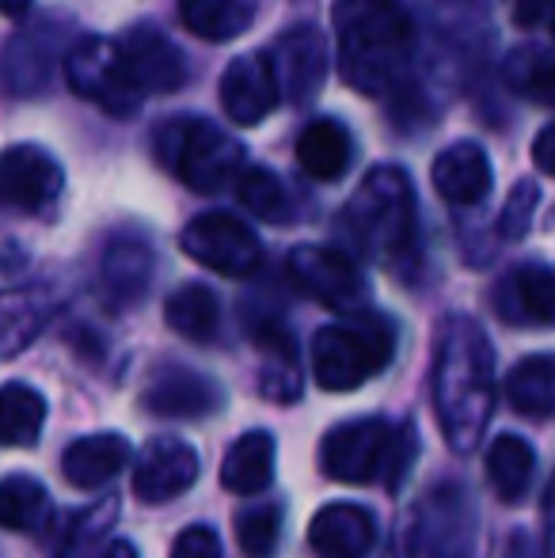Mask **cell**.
I'll use <instances>...</instances> for the list:
<instances>
[{
    "label": "cell",
    "mask_w": 555,
    "mask_h": 558,
    "mask_svg": "<svg viewBox=\"0 0 555 558\" xmlns=\"http://www.w3.org/2000/svg\"><path fill=\"white\" fill-rule=\"evenodd\" d=\"M434 414L453 452H472L495 414V350L468 316H449L437 331Z\"/></svg>",
    "instance_id": "cell-1"
},
{
    "label": "cell",
    "mask_w": 555,
    "mask_h": 558,
    "mask_svg": "<svg viewBox=\"0 0 555 558\" xmlns=\"http://www.w3.org/2000/svg\"><path fill=\"white\" fill-rule=\"evenodd\" d=\"M339 73L362 96H385L408 76L415 23L400 0H335Z\"/></svg>",
    "instance_id": "cell-2"
},
{
    "label": "cell",
    "mask_w": 555,
    "mask_h": 558,
    "mask_svg": "<svg viewBox=\"0 0 555 558\" xmlns=\"http://www.w3.org/2000/svg\"><path fill=\"white\" fill-rule=\"evenodd\" d=\"M342 228L370 258H396L415 251V186L393 163H381L358 183L342 209Z\"/></svg>",
    "instance_id": "cell-3"
},
{
    "label": "cell",
    "mask_w": 555,
    "mask_h": 558,
    "mask_svg": "<svg viewBox=\"0 0 555 558\" xmlns=\"http://www.w3.org/2000/svg\"><path fill=\"white\" fill-rule=\"evenodd\" d=\"M411 456H415V434L388 426L385 418L342 422L319 445V463H324L327 478H335V483L385 478L393 490L411 471Z\"/></svg>",
    "instance_id": "cell-4"
},
{
    "label": "cell",
    "mask_w": 555,
    "mask_h": 558,
    "mask_svg": "<svg viewBox=\"0 0 555 558\" xmlns=\"http://www.w3.org/2000/svg\"><path fill=\"white\" fill-rule=\"evenodd\" d=\"M156 160L191 191L217 194L244 171V145L206 118H171L156 130Z\"/></svg>",
    "instance_id": "cell-5"
},
{
    "label": "cell",
    "mask_w": 555,
    "mask_h": 558,
    "mask_svg": "<svg viewBox=\"0 0 555 558\" xmlns=\"http://www.w3.org/2000/svg\"><path fill=\"white\" fill-rule=\"evenodd\" d=\"M396 331L385 316L358 312L350 324H331L312 342V373L324 391H354L393 361Z\"/></svg>",
    "instance_id": "cell-6"
},
{
    "label": "cell",
    "mask_w": 555,
    "mask_h": 558,
    "mask_svg": "<svg viewBox=\"0 0 555 558\" xmlns=\"http://www.w3.org/2000/svg\"><path fill=\"white\" fill-rule=\"evenodd\" d=\"M61 69H65V81L76 96L96 104L111 118H130L145 104V96H141V88L126 69V58H122V46L114 38H76L65 50V58H61Z\"/></svg>",
    "instance_id": "cell-7"
},
{
    "label": "cell",
    "mask_w": 555,
    "mask_h": 558,
    "mask_svg": "<svg viewBox=\"0 0 555 558\" xmlns=\"http://www.w3.org/2000/svg\"><path fill=\"white\" fill-rule=\"evenodd\" d=\"M183 251L198 266L225 278H248L260 270L263 263V243L255 240V232L244 221H237L232 214H202L179 235Z\"/></svg>",
    "instance_id": "cell-8"
},
{
    "label": "cell",
    "mask_w": 555,
    "mask_h": 558,
    "mask_svg": "<svg viewBox=\"0 0 555 558\" xmlns=\"http://www.w3.org/2000/svg\"><path fill=\"white\" fill-rule=\"evenodd\" d=\"M289 278L319 304L335 312H350V316H358L365 308V296H370V286H365L354 258H347L335 247H316V243H301L289 251Z\"/></svg>",
    "instance_id": "cell-9"
},
{
    "label": "cell",
    "mask_w": 555,
    "mask_h": 558,
    "mask_svg": "<svg viewBox=\"0 0 555 558\" xmlns=\"http://www.w3.org/2000/svg\"><path fill=\"white\" fill-rule=\"evenodd\" d=\"M65 186L61 163L43 145H12L0 153V206L43 214Z\"/></svg>",
    "instance_id": "cell-10"
},
{
    "label": "cell",
    "mask_w": 555,
    "mask_h": 558,
    "mask_svg": "<svg viewBox=\"0 0 555 558\" xmlns=\"http://www.w3.org/2000/svg\"><path fill=\"white\" fill-rule=\"evenodd\" d=\"M198 483V452L179 437H156L134 463V494L145 506H160Z\"/></svg>",
    "instance_id": "cell-11"
},
{
    "label": "cell",
    "mask_w": 555,
    "mask_h": 558,
    "mask_svg": "<svg viewBox=\"0 0 555 558\" xmlns=\"http://www.w3.org/2000/svg\"><path fill=\"white\" fill-rule=\"evenodd\" d=\"M270 73H275L278 96L289 104H309L327 76V46L316 27H293L270 50Z\"/></svg>",
    "instance_id": "cell-12"
},
{
    "label": "cell",
    "mask_w": 555,
    "mask_h": 558,
    "mask_svg": "<svg viewBox=\"0 0 555 558\" xmlns=\"http://www.w3.org/2000/svg\"><path fill=\"white\" fill-rule=\"evenodd\" d=\"M122 58H126V69L134 76V84L141 88V96H156V92H179L186 84V61L179 53V46L171 43L164 31L148 27H130L126 35L119 38Z\"/></svg>",
    "instance_id": "cell-13"
},
{
    "label": "cell",
    "mask_w": 555,
    "mask_h": 558,
    "mask_svg": "<svg viewBox=\"0 0 555 558\" xmlns=\"http://www.w3.org/2000/svg\"><path fill=\"white\" fill-rule=\"evenodd\" d=\"M148 414L156 418H209L221 411L225 391L209 376L191 373V368H160L153 384L141 396Z\"/></svg>",
    "instance_id": "cell-14"
},
{
    "label": "cell",
    "mask_w": 555,
    "mask_h": 558,
    "mask_svg": "<svg viewBox=\"0 0 555 558\" xmlns=\"http://www.w3.org/2000/svg\"><path fill=\"white\" fill-rule=\"evenodd\" d=\"M309 544L319 558H370L373 544H377V524H373L370 509L331 501L312 517Z\"/></svg>",
    "instance_id": "cell-15"
},
{
    "label": "cell",
    "mask_w": 555,
    "mask_h": 558,
    "mask_svg": "<svg viewBox=\"0 0 555 558\" xmlns=\"http://www.w3.org/2000/svg\"><path fill=\"white\" fill-rule=\"evenodd\" d=\"M495 304L510 324L555 327V263H526L503 278Z\"/></svg>",
    "instance_id": "cell-16"
},
{
    "label": "cell",
    "mask_w": 555,
    "mask_h": 558,
    "mask_svg": "<svg viewBox=\"0 0 555 558\" xmlns=\"http://www.w3.org/2000/svg\"><path fill=\"white\" fill-rule=\"evenodd\" d=\"M156 255L148 247V240L141 235H114L104 251V263H99V281H104V293L114 308H130L141 304L153 286Z\"/></svg>",
    "instance_id": "cell-17"
},
{
    "label": "cell",
    "mask_w": 555,
    "mask_h": 558,
    "mask_svg": "<svg viewBox=\"0 0 555 558\" xmlns=\"http://www.w3.org/2000/svg\"><path fill=\"white\" fill-rule=\"evenodd\" d=\"M491 160L483 145L475 141H453L437 153L434 160V191L442 194L449 206H480L491 194Z\"/></svg>",
    "instance_id": "cell-18"
},
{
    "label": "cell",
    "mask_w": 555,
    "mask_h": 558,
    "mask_svg": "<svg viewBox=\"0 0 555 558\" xmlns=\"http://www.w3.org/2000/svg\"><path fill=\"white\" fill-rule=\"evenodd\" d=\"M278 84L267 58H237L221 76L225 114L237 125H260L278 107Z\"/></svg>",
    "instance_id": "cell-19"
},
{
    "label": "cell",
    "mask_w": 555,
    "mask_h": 558,
    "mask_svg": "<svg viewBox=\"0 0 555 558\" xmlns=\"http://www.w3.org/2000/svg\"><path fill=\"white\" fill-rule=\"evenodd\" d=\"M130 456H134V448L119 434L81 437V441H73L65 448V456H61V475L76 490H99V486H107L126 468Z\"/></svg>",
    "instance_id": "cell-20"
},
{
    "label": "cell",
    "mask_w": 555,
    "mask_h": 558,
    "mask_svg": "<svg viewBox=\"0 0 555 558\" xmlns=\"http://www.w3.org/2000/svg\"><path fill=\"white\" fill-rule=\"evenodd\" d=\"M53 31L35 27L20 31L12 43L4 46L0 58V81L12 96H38L53 73Z\"/></svg>",
    "instance_id": "cell-21"
},
{
    "label": "cell",
    "mask_w": 555,
    "mask_h": 558,
    "mask_svg": "<svg viewBox=\"0 0 555 558\" xmlns=\"http://www.w3.org/2000/svg\"><path fill=\"white\" fill-rule=\"evenodd\" d=\"M275 483V437L267 429L240 434L221 463V486L229 494H263Z\"/></svg>",
    "instance_id": "cell-22"
},
{
    "label": "cell",
    "mask_w": 555,
    "mask_h": 558,
    "mask_svg": "<svg viewBox=\"0 0 555 558\" xmlns=\"http://www.w3.org/2000/svg\"><path fill=\"white\" fill-rule=\"evenodd\" d=\"M53 316L43 289H0V357L23 353Z\"/></svg>",
    "instance_id": "cell-23"
},
{
    "label": "cell",
    "mask_w": 555,
    "mask_h": 558,
    "mask_svg": "<svg viewBox=\"0 0 555 558\" xmlns=\"http://www.w3.org/2000/svg\"><path fill=\"white\" fill-rule=\"evenodd\" d=\"M252 342L263 350V376L260 391L275 403H293L301 396V373H297V350L293 338L281 324H252Z\"/></svg>",
    "instance_id": "cell-24"
},
{
    "label": "cell",
    "mask_w": 555,
    "mask_h": 558,
    "mask_svg": "<svg viewBox=\"0 0 555 558\" xmlns=\"http://www.w3.org/2000/svg\"><path fill=\"white\" fill-rule=\"evenodd\" d=\"M260 15V0H179V20L202 43H232Z\"/></svg>",
    "instance_id": "cell-25"
},
{
    "label": "cell",
    "mask_w": 555,
    "mask_h": 558,
    "mask_svg": "<svg viewBox=\"0 0 555 558\" xmlns=\"http://www.w3.org/2000/svg\"><path fill=\"white\" fill-rule=\"evenodd\" d=\"M350 156H354L350 153V133L335 118H316L297 137V163H301L304 175L319 179V183L339 179L350 168Z\"/></svg>",
    "instance_id": "cell-26"
},
{
    "label": "cell",
    "mask_w": 555,
    "mask_h": 558,
    "mask_svg": "<svg viewBox=\"0 0 555 558\" xmlns=\"http://www.w3.org/2000/svg\"><path fill=\"white\" fill-rule=\"evenodd\" d=\"M506 403L521 418H552L555 414V361L552 357H526L506 376Z\"/></svg>",
    "instance_id": "cell-27"
},
{
    "label": "cell",
    "mask_w": 555,
    "mask_h": 558,
    "mask_svg": "<svg viewBox=\"0 0 555 558\" xmlns=\"http://www.w3.org/2000/svg\"><path fill=\"white\" fill-rule=\"evenodd\" d=\"M46 426V399L31 384H4L0 388V445L31 448Z\"/></svg>",
    "instance_id": "cell-28"
},
{
    "label": "cell",
    "mask_w": 555,
    "mask_h": 558,
    "mask_svg": "<svg viewBox=\"0 0 555 558\" xmlns=\"http://www.w3.org/2000/svg\"><path fill=\"white\" fill-rule=\"evenodd\" d=\"M53 517V501L46 486L31 475L0 478V529L8 532H43Z\"/></svg>",
    "instance_id": "cell-29"
},
{
    "label": "cell",
    "mask_w": 555,
    "mask_h": 558,
    "mask_svg": "<svg viewBox=\"0 0 555 558\" xmlns=\"http://www.w3.org/2000/svg\"><path fill=\"white\" fill-rule=\"evenodd\" d=\"M536 471V452L518 434H498L487 448V483L503 501H518Z\"/></svg>",
    "instance_id": "cell-30"
},
{
    "label": "cell",
    "mask_w": 555,
    "mask_h": 558,
    "mask_svg": "<svg viewBox=\"0 0 555 558\" xmlns=\"http://www.w3.org/2000/svg\"><path fill=\"white\" fill-rule=\"evenodd\" d=\"M164 319L176 335L191 338V342H209L221 327V304L209 286H183L168 296Z\"/></svg>",
    "instance_id": "cell-31"
},
{
    "label": "cell",
    "mask_w": 555,
    "mask_h": 558,
    "mask_svg": "<svg viewBox=\"0 0 555 558\" xmlns=\"http://www.w3.org/2000/svg\"><path fill=\"white\" fill-rule=\"evenodd\" d=\"M237 198L255 221L267 225H286L289 221V194L286 186L278 183V175L263 163L255 168H244L237 175Z\"/></svg>",
    "instance_id": "cell-32"
},
{
    "label": "cell",
    "mask_w": 555,
    "mask_h": 558,
    "mask_svg": "<svg viewBox=\"0 0 555 558\" xmlns=\"http://www.w3.org/2000/svg\"><path fill=\"white\" fill-rule=\"evenodd\" d=\"M119 498H99L96 506L81 509L58 544V558H88L104 547L107 532L119 524Z\"/></svg>",
    "instance_id": "cell-33"
},
{
    "label": "cell",
    "mask_w": 555,
    "mask_h": 558,
    "mask_svg": "<svg viewBox=\"0 0 555 558\" xmlns=\"http://www.w3.org/2000/svg\"><path fill=\"white\" fill-rule=\"evenodd\" d=\"M506 81L514 92L529 99H555V53L548 50H514V58L506 61Z\"/></svg>",
    "instance_id": "cell-34"
},
{
    "label": "cell",
    "mask_w": 555,
    "mask_h": 558,
    "mask_svg": "<svg viewBox=\"0 0 555 558\" xmlns=\"http://www.w3.org/2000/svg\"><path fill=\"white\" fill-rule=\"evenodd\" d=\"M281 539V509L275 501L252 506L237 517V544L248 558H275Z\"/></svg>",
    "instance_id": "cell-35"
},
{
    "label": "cell",
    "mask_w": 555,
    "mask_h": 558,
    "mask_svg": "<svg viewBox=\"0 0 555 558\" xmlns=\"http://www.w3.org/2000/svg\"><path fill=\"white\" fill-rule=\"evenodd\" d=\"M536 202H541V186H536L533 179H521V183L510 191V198H506L503 217H498V232H503V240L518 243L521 235L529 232Z\"/></svg>",
    "instance_id": "cell-36"
},
{
    "label": "cell",
    "mask_w": 555,
    "mask_h": 558,
    "mask_svg": "<svg viewBox=\"0 0 555 558\" xmlns=\"http://www.w3.org/2000/svg\"><path fill=\"white\" fill-rule=\"evenodd\" d=\"M171 558H225L221 539L206 524H191L186 532H179V539L171 544Z\"/></svg>",
    "instance_id": "cell-37"
},
{
    "label": "cell",
    "mask_w": 555,
    "mask_h": 558,
    "mask_svg": "<svg viewBox=\"0 0 555 558\" xmlns=\"http://www.w3.org/2000/svg\"><path fill=\"white\" fill-rule=\"evenodd\" d=\"M555 15V0H514V23L518 27H541Z\"/></svg>",
    "instance_id": "cell-38"
},
{
    "label": "cell",
    "mask_w": 555,
    "mask_h": 558,
    "mask_svg": "<svg viewBox=\"0 0 555 558\" xmlns=\"http://www.w3.org/2000/svg\"><path fill=\"white\" fill-rule=\"evenodd\" d=\"M533 163H536V171H544V175H555V122L544 125V130L536 133Z\"/></svg>",
    "instance_id": "cell-39"
},
{
    "label": "cell",
    "mask_w": 555,
    "mask_h": 558,
    "mask_svg": "<svg viewBox=\"0 0 555 558\" xmlns=\"http://www.w3.org/2000/svg\"><path fill=\"white\" fill-rule=\"evenodd\" d=\"M96 558H137V547L126 544V539H114V544H107Z\"/></svg>",
    "instance_id": "cell-40"
},
{
    "label": "cell",
    "mask_w": 555,
    "mask_h": 558,
    "mask_svg": "<svg viewBox=\"0 0 555 558\" xmlns=\"http://www.w3.org/2000/svg\"><path fill=\"white\" fill-rule=\"evenodd\" d=\"M544 558H555V509H544Z\"/></svg>",
    "instance_id": "cell-41"
},
{
    "label": "cell",
    "mask_w": 555,
    "mask_h": 558,
    "mask_svg": "<svg viewBox=\"0 0 555 558\" xmlns=\"http://www.w3.org/2000/svg\"><path fill=\"white\" fill-rule=\"evenodd\" d=\"M27 8H31V0H0V15H8V20H20Z\"/></svg>",
    "instance_id": "cell-42"
},
{
    "label": "cell",
    "mask_w": 555,
    "mask_h": 558,
    "mask_svg": "<svg viewBox=\"0 0 555 558\" xmlns=\"http://www.w3.org/2000/svg\"><path fill=\"white\" fill-rule=\"evenodd\" d=\"M544 509H555V475H552V483H548V494H544Z\"/></svg>",
    "instance_id": "cell-43"
},
{
    "label": "cell",
    "mask_w": 555,
    "mask_h": 558,
    "mask_svg": "<svg viewBox=\"0 0 555 558\" xmlns=\"http://www.w3.org/2000/svg\"><path fill=\"white\" fill-rule=\"evenodd\" d=\"M552 31H555V15H552Z\"/></svg>",
    "instance_id": "cell-44"
}]
</instances>
